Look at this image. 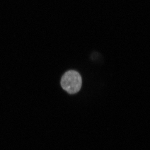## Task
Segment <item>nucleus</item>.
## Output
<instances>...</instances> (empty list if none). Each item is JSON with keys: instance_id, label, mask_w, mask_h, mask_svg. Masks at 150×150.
I'll use <instances>...</instances> for the list:
<instances>
[{"instance_id": "nucleus-1", "label": "nucleus", "mask_w": 150, "mask_h": 150, "mask_svg": "<svg viewBox=\"0 0 150 150\" xmlns=\"http://www.w3.org/2000/svg\"><path fill=\"white\" fill-rule=\"evenodd\" d=\"M61 86L62 88L69 93H77L81 88V77L76 71H67L61 78Z\"/></svg>"}]
</instances>
